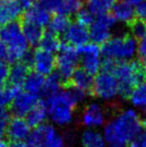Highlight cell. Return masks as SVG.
I'll list each match as a JSON object with an SVG mask.
<instances>
[{
  "label": "cell",
  "mask_w": 146,
  "mask_h": 147,
  "mask_svg": "<svg viewBox=\"0 0 146 147\" xmlns=\"http://www.w3.org/2000/svg\"><path fill=\"white\" fill-rule=\"evenodd\" d=\"M45 103L47 113L58 125H66L70 123L73 112L78 105L73 99L69 87L61 89L57 93L48 96Z\"/></svg>",
  "instance_id": "5b68a950"
},
{
  "label": "cell",
  "mask_w": 146,
  "mask_h": 147,
  "mask_svg": "<svg viewBox=\"0 0 146 147\" xmlns=\"http://www.w3.org/2000/svg\"><path fill=\"white\" fill-rule=\"evenodd\" d=\"M112 17L116 23L130 25L136 18L135 14V6L129 3L127 0H117L112 8Z\"/></svg>",
  "instance_id": "2e32d148"
},
{
  "label": "cell",
  "mask_w": 146,
  "mask_h": 147,
  "mask_svg": "<svg viewBox=\"0 0 146 147\" xmlns=\"http://www.w3.org/2000/svg\"><path fill=\"white\" fill-rule=\"evenodd\" d=\"M0 40L7 47L9 61H24L29 55V44L22 32V26L17 21L0 26Z\"/></svg>",
  "instance_id": "277c9868"
},
{
  "label": "cell",
  "mask_w": 146,
  "mask_h": 147,
  "mask_svg": "<svg viewBox=\"0 0 146 147\" xmlns=\"http://www.w3.org/2000/svg\"><path fill=\"white\" fill-rule=\"evenodd\" d=\"M9 68V65L6 63V61H0V86L5 85L8 81Z\"/></svg>",
  "instance_id": "d590c367"
},
{
  "label": "cell",
  "mask_w": 146,
  "mask_h": 147,
  "mask_svg": "<svg viewBox=\"0 0 146 147\" xmlns=\"http://www.w3.org/2000/svg\"><path fill=\"white\" fill-rule=\"evenodd\" d=\"M63 37L65 44L75 49H79L90 41L88 28L77 21L70 22L68 28L63 34Z\"/></svg>",
  "instance_id": "7c38bea8"
},
{
  "label": "cell",
  "mask_w": 146,
  "mask_h": 147,
  "mask_svg": "<svg viewBox=\"0 0 146 147\" xmlns=\"http://www.w3.org/2000/svg\"><path fill=\"white\" fill-rule=\"evenodd\" d=\"M82 9V0H58V4L55 9L56 14H60L69 18L76 16Z\"/></svg>",
  "instance_id": "603a6c76"
},
{
  "label": "cell",
  "mask_w": 146,
  "mask_h": 147,
  "mask_svg": "<svg viewBox=\"0 0 146 147\" xmlns=\"http://www.w3.org/2000/svg\"><path fill=\"white\" fill-rule=\"evenodd\" d=\"M117 0H86V8L95 17L108 14Z\"/></svg>",
  "instance_id": "cb8c5ba5"
},
{
  "label": "cell",
  "mask_w": 146,
  "mask_h": 147,
  "mask_svg": "<svg viewBox=\"0 0 146 147\" xmlns=\"http://www.w3.org/2000/svg\"><path fill=\"white\" fill-rule=\"evenodd\" d=\"M135 14L138 20L146 22V1L135 6Z\"/></svg>",
  "instance_id": "74e56055"
},
{
  "label": "cell",
  "mask_w": 146,
  "mask_h": 147,
  "mask_svg": "<svg viewBox=\"0 0 146 147\" xmlns=\"http://www.w3.org/2000/svg\"><path fill=\"white\" fill-rule=\"evenodd\" d=\"M60 45L61 43L59 41L58 37L47 31V32H44L38 46L39 48L43 49V50H46L51 53H55L59 50Z\"/></svg>",
  "instance_id": "f546056e"
},
{
  "label": "cell",
  "mask_w": 146,
  "mask_h": 147,
  "mask_svg": "<svg viewBox=\"0 0 146 147\" xmlns=\"http://www.w3.org/2000/svg\"><path fill=\"white\" fill-rule=\"evenodd\" d=\"M128 147H135V146H134V145H133V144H132V143H131V144H130V145H129Z\"/></svg>",
  "instance_id": "7dc6e473"
},
{
  "label": "cell",
  "mask_w": 146,
  "mask_h": 147,
  "mask_svg": "<svg viewBox=\"0 0 146 147\" xmlns=\"http://www.w3.org/2000/svg\"><path fill=\"white\" fill-rule=\"evenodd\" d=\"M127 1H128L129 3H131V4H132V5L137 6V5H138V4L142 3V2L146 1V0H127Z\"/></svg>",
  "instance_id": "b9f144b4"
},
{
  "label": "cell",
  "mask_w": 146,
  "mask_h": 147,
  "mask_svg": "<svg viewBox=\"0 0 146 147\" xmlns=\"http://www.w3.org/2000/svg\"><path fill=\"white\" fill-rule=\"evenodd\" d=\"M76 17H77V22H79L82 25L86 26L87 28L91 25V23L94 21V19H95V16H94L87 8H85V9L82 8V9L76 14Z\"/></svg>",
  "instance_id": "d6a6232c"
},
{
  "label": "cell",
  "mask_w": 146,
  "mask_h": 147,
  "mask_svg": "<svg viewBox=\"0 0 146 147\" xmlns=\"http://www.w3.org/2000/svg\"><path fill=\"white\" fill-rule=\"evenodd\" d=\"M56 132V130L50 124L43 123L34 127L31 133L28 135L27 144L29 147H45L49 138Z\"/></svg>",
  "instance_id": "ac0fdd59"
},
{
  "label": "cell",
  "mask_w": 146,
  "mask_h": 147,
  "mask_svg": "<svg viewBox=\"0 0 146 147\" xmlns=\"http://www.w3.org/2000/svg\"><path fill=\"white\" fill-rule=\"evenodd\" d=\"M56 55V72L65 82L70 80L71 76L79 65V55L75 48L67 44H61Z\"/></svg>",
  "instance_id": "52a82bcc"
},
{
  "label": "cell",
  "mask_w": 146,
  "mask_h": 147,
  "mask_svg": "<svg viewBox=\"0 0 146 147\" xmlns=\"http://www.w3.org/2000/svg\"><path fill=\"white\" fill-rule=\"evenodd\" d=\"M39 1H40V3H43V2H45L46 0H39Z\"/></svg>",
  "instance_id": "bcb514c9"
},
{
  "label": "cell",
  "mask_w": 146,
  "mask_h": 147,
  "mask_svg": "<svg viewBox=\"0 0 146 147\" xmlns=\"http://www.w3.org/2000/svg\"><path fill=\"white\" fill-rule=\"evenodd\" d=\"M115 25L116 21L109 13L95 17L94 21L88 27L89 40L97 45L104 44L113 35Z\"/></svg>",
  "instance_id": "9c48e42d"
},
{
  "label": "cell",
  "mask_w": 146,
  "mask_h": 147,
  "mask_svg": "<svg viewBox=\"0 0 146 147\" xmlns=\"http://www.w3.org/2000/svg\"><path fill=\"white\" fill-rule=\"evenodd\" d=\"M70 21L67 17L60 14H56V15L52 16L50 18V21H49L48 25V32L52 33V34L56 35H63L66 29L68 28Z\"/></svg>",
  "instance_id": "4316f807"
},
{
  "label": "cell",
  "mask_w": 146,
  "mask_h": 147,
  "mask_svg": "<svg viewBox=\"0 0 146 147\" xmlns=\"http://www.w3.org/2000/svg\"><path fill=\"white\" fill-rule=\"evenodd\" d=\"M0 138H1V137H0Z\"/></svg>",
  "instance_id": "c3c4849f"
},
{
  "label": "cell",
  "mask_w": 146,
  "mask_h": 147,
  "mask_svg": "<svg viewBox=\"0 0 146 147\" xmlns=\"http://www.w3.org/2000/svg\"><path fill=\"white\" fill-rule=\"evenodd\" d=\"M83 147H105V140L100 133L92 130H86L81 137Z\"/></svg>",
  "instance_id": "f1b7e54d"
},
{
  "label": "cell",
  "mask_w": 146,
  "mask_h": 147,
  "mask_svg": "<svg viewBox=\"0 0 146 147\" xmlns=\"http://www.w3.org/2000/svg\"><path fill=\"white\" fill-rule=\"evenodd\" d=\"M79 64L81 69L92 76H95L102 70L101 49L97 44L88 42L78 49Z\"/></svg>",
  "instance_id": "ba28073f"
},
{
  "label": "cell",
  "mask_w": 146,
  "mask_h": 147,
  "mask_svg": "<svg viewBox=\"0 0 146 147\" xmlns=\"http://www.w3.org/2000/svg\"><path fill=\"white\" fill-rule=\"evenodd\" d=\"M23 11L18 0H0V26L16 22Z\"/></svg>",
  "instance_id": "9a60e30c"
},
{
  "label": "cell",
  "mask_w": 146,
  "mask_h": 147,
  "mask_svg": "<svg viewBox=\"0 0 146 147\" xmlns=\"http://www.w3.org/2000/svg\"><path fill=\"white\" fill-rule=\"evenodd\" d=\"M47 107L46 103L43 100H39L37 104L29 112L26 114V122L29 127H37V126L43 124L47 117Z\"/></svg>",
  "instance_id": "44dd1931"
},
{
  "label": "cell",
  "mask_w": 146,
  "mask_h": 147,
  "mask_svg": "<svg viewBox=\"0 0 146 147\" xmlns=\"http://www.w3.org/2000/svg\"><path fill=\"white\" fill-rule=\"evenodd\" d=\"M112 72L119 84V96L124 99H128L132 89L146 79V68L133 60L115 63Z\"/></svg>",
  "instance_id": "3957f363"
},
{
  "label": "cell",
  "mask_w": 146,
  "mask_h": 147,
  "mask_svg": "<svg viewBox=\"0 0 146 147\" xmlns=\"http://www.w3.org/2000/svg\"><path fill=\"white\" fill-rule=\"evenodd\" d=\"M10 120V112L5 107H0V137H2Z\"/></svg>",
  "instance_id": "836d02e7"
},
{
  "label": "cell",
  "mask_w": 146,
  "mask_h": 147,
  "mask_svg": "<svg viewBox=\"0 0 146 147\" xmlns=\"http://www.w3.org/2000/svg\"><path fill=\"white\" fill-rule=\"evenodd\" d=\"M38 101V95L31 94L26 91H23V92L20 91L10 103L9 112L12 113L15 117L26 116V114L35 106Z\"/></svg>",
  "instance_id": "8fae6325"
},
{
  "label": "cell",
  "mask_w": 146,
  "mask_h": 147,
  "mask_svg": "<svg viewBox=\"0 0 146 147\" xmlns=\"http://www.w3.org/2000/svg\"><path fill=\"white\" fill-rule=\"evenodd\" d=\"M10 147H29V145L23 141H14L11 142Z\"/></svg>",
  "instance_id": "60d3db41"
},
{
  "label": "cell",
  "mask_w": 146,
  "mask_h": 147,
  "mask_svg": "<svg viewBox=\"0 0 146 147\" xmlns=\"http://www.w3.org/2000/svg\"><path fill=\"white\" fill-rule=\"evenodd\" d=\"M24 61L31 65L34 71L43 76L53 73L56 67V56L54 53L48 52L41 48L36 49L31 55H28Z\"/></svg>",
  "instance_id": "30bf717a"
},
{
  "label": "cell",
  "mask_w": 146,
  "mask_h": 147,
  "mask_svg": "<svg viewBox=\"0 0 146 147\" xmlns=\"http://www.w3.org/2000/svg\"><path fill=\"white\" fill-rule=\"evenodd\" d=\"M130 35L137 40L144 38L146 36V22L141 20H134L130 24Z\"/></svg>",
  "instance_id": "1f68e13d"
},
{
  "label": "cell",
  "mask_w": 146,
  "mask_h": 147,
  "mask_svg": "<svg viewBox=\"0 0 146 147\" xmlns=\"http://www.w3.org/2000/svg\"><path fill=\"white\" fill-rule=\"evenodd\" d=\"M22 32L25 37L26 41L29 44V46H36L39 45L41 38H42L44 31L42 27L35 25V24L29 23V22H25L22 24Z\"/></svg>",
  "instance_id": "d4e9b609"
},
{
  "label": "cell",
  "mask_w": 146,
  "mask_h": 147,
  "mask_svg": "<svg viewBox=\"0 0 146 147\" xmlns=\"http://www.w3.org/2000/svg\"><path fill=\"white\" fill-rule=\"evenodd\" d=\"M137 56L140 58L141 62H142V65L146 68V36L138 41Z\"/></svg>",
  "instance_id": "e575fe53"
},
{
  "label": "cell",
  "mask_w": 146,
  "mask_h": 147,
  "mask_svg": "<svg viewBox=\"0 0 146 147\" xmlns=\"http://www.w3.org/2000/svg\"><path fill=\"white\" fill-rule=\"evenodd\" d=\"M45 82V76L37 73L35 71H31L28 73L26 79L24 80L22 87L26 92H29L34 95H39L43 92Z\"/></svg>",
  "instance_id": "7402d4cb"
},
{
  "label": "cell",
  "mask_w": 146,
  "mask_h": 147,
  "mask_svg": "<svg viewBox=\"0 0 146 147\" xmlns=\"http://www.w3.org/2000/svg\"><path fill=\"white\" fill-rule=\"evenodd\" d=\"M29 64L25 61H19L13 63V65L9 68V75L8 82L9 85L20 88L23 85L24 80L26 79L29 73Z\"/></svg>",
  "instance_id": "d6986e66"
},
{
  "label": "cell",
  "mask_w": 146,
  "mask_h": 147,
  "mask_svg": "<svg viewBox=\"0 0 146 147\" xmlns=\"http://www.w3.org/2000/svg\"><path fill=\"white\" fill-rule=\"evenodd\" d=\"M110 147H123V144H119V143H112V144H110Z\"/></svg>",
  "instance_id": "ee69618b"
},
{
  "label": "cell",
  "mask_w": 146,
  "mask_h": 147,
  "mask_svg": "<svg viewBox=\"0 0 146 147\" xmlns=\"http://www.w3.org/2000/svg\"><path fill=\"white\" fill-rule=\"evenodd\" d=\"M90 94L101 100L111 101L119 95V84L111 71L101 70L93 77Z\"/></svg>",
  "instance_id": "8992f818"
},
{
  "label": "cell",
  "mask_w": 146,
  "mask_h": 147,
  "mask_svg": "<svg viewBox=\"0 0 146 147\" xmlns=\"http://www.w3.org/2000/svg\"><path fill=\"white\" fill-rule=\"evenodd\" d=\"M50 18V11L46 9L42 4H33L31 7L26 9L24 13V21L35 24L42 28L48 25Z\"/></svg>",
  "instance_id": "e0dca14e"
},
{
  "label": "cell",
  "mask_w": 146,
  "mask_h": 147,
  "mask_svg": "<svg viewBox=\"0 0 146 147\" xmlns=\"http://www.w3.org/2000/svg\"><path fill=\"white\" fill-rule=\"evenodd\" d=\"M0 147H10V145L8 142L4 141V140H0Z\"/></svg>",
  "instance_id": "7bdbcfd3"
},
{
  "label": "cell",
  "mask_w": 146,
  "mask_h": 147,
  "mask_svg": "<svg viewBox=\"0 0 146 147\" xmlns=\"http://www.w3.org/2000/svg\"><path fill=\"white\" fill-rule=\"evenodd\" d=\"M106 111L97 103H90L84 107L80 116V123L85 127H98L105 122Z\"/></svg>",
  "instance_id": "4fadbf2b"
},
{
  "label": "cell",
  "mask_w": 146,
  "mask_h": 147,
  "mask_svg": "<svg viewBox=\"0 0 146 147\" xmlns=\"http://www.w3.org/2000/svg\"><path fill=\"white\" fill-rule=\"evenodd\" d=\"M45 147H65L64 139L61 137L57 132H55L50 138H49L48 142H47Z\"/></svg>",
  "instance_id": "8d00e7d4"
},
{
  "label": "cell",
  "mask_w": 146,
  "mask_h": 147,
  "mask_svg": "<svg viewBox=\"0 0 146 147\" xmlns=\"http://www.w3.org/2000/svg\"><path fill=\"white\" fill-rule=\"evenodd\" d=\"M128 100L134 106L146 108V81L137 84L128 96Z\"/></svg>",
  "instance_id": "83f0119b"
},
{
  "label": "cell",
  "mask_w": 146,
  "mask_h": 147,
  "mask_svg": "<svg viewBox=\"0 0 146 147\" xmlns=\"http://www.w3.org/2000/svg\"><path fill=\"white\" fill-rule=\"evenodd\" d=\"M69 82H70V86L80 89L87 94H90L92 84H93V76L88 74L81 68H77L73 75L71 76Z\"/></svg>",
  "instance_id": "ffe728a7"
},
{
  "label": "cell",
  "mask_w": 146,
  "mask_h": 147,
  "mask_svg": "<svg viewBox=\"0 0 146 147\" xmlns=\"http://www.w3.org/2000/svg\"><path fill=\"white\" fill-rule=\"evenodd\" d=\"M8 56V51L7 47H6L5 43L2 40H0V61H6Z\"/></svg>",
  "instance_id": "ab89813d"
},
{
  "label": "cell",
  "mask_w": 146,
  "mask_h": 147,
  "mask_svg": "<svg viewBox=\"0 0 146 147\" xmlns=\"http://www.w3.org/2000/svg\"><path fill=\"white\" fill-rule=\"evenodd\" d=\"M30 127L25 119L22 117H13L9 120L4 134L10 142L22 141L29 135Z\"/></svg>",
  "instance_id": "5bb4252c"
},
{
  "label": "cell",
  "mask_w": 146,
  "mask_h": 147,
  "mask_svg": "<svg viewBox=\"0 0 146 147\" xmlns=\"http://www.w3.org/2000/svg\"><path fill=\"white\" fill-rule=\"evenodd\" d=\"M142 125H143V127L146 129V110H145V115H144V118H143V120H142Z\"/></svg>",
  "instance_id": "f6af8a7d"
},
{
  "label": "cell",
  "mask_w": 146,
  "mask_h": 147,
  "mask_svg": "<svg viewBox=\"0 0 146 147\" xmlns=\"http://www.w3.org/2000/svg\"><path fill=\"white\" fill-rule=\"evenodd\" d=\"M20 92V88L11 85L0 86V107H6L10 105L13 98Z\"/></svg>",
  "instance_id": "4dcf8cb0"
},
{
  "label": "cell",
  "mask_w": 146,
  "mask_h": 147,
  "mask_svg": "<svg viewBox=\"0 0 146 147\" xmlns=\"http://www.w3.org/2000/svg\"><path fill=\"white\" fill-rule=\"evenodd\" d=\"M138 40L130 34L112 35L102 46L101 55L104 60L113 62L131 61L137 55Z\"/></svg>",
  "instance_id": "7a4b0ae2"
},
{
  "label": "cell",
  "mask_w": 146,
  "mask_h": 147,
  "mask_svg": "<svg viewBox=\"0 0 146 147\" xmlns=\"http://www.w3.org/2000/svg\"><path fill=\"white\" fill-rule=\"evenodd\" d=\"M63 86H64V81L62 80V78L58 75L57 72H53L45 77L44 88L42 93L46 94L47 96H50L60 91Z\"/></svg>",
  "instance_id": "484cf974"
},
{
  "label": "cell",
  "mask_w": 146,
  "mask_h": 147,
  "mask_svg": "<svg viewBox=\"0 0 146 147\" xmlns=\"http://www.w3.org/2000/svg\"><path fill=\"white\" fill-rule=\"evenodd\" d=\"M105 126L104 137L110 144H125L134 140L142 130V120L133 109H119Z\"/></svg>",
  "instance_id": "6da1fadb"
},
{
  "label": "cell",
  "mask_w": 146,
  "mask_h": 147,
  "mask_svg": "<svg viewBox=\"0 0 146 147\" xmlns=\"http://www.w3.org/2000/svg\"><path fill=\"white\" fill-rule=\"evenodd\" d=\"M132 144L135 147H146V133L139 134L132 142Z\"/></svg>",
  "instance_id": "f35d334b"
}]
</instances>
